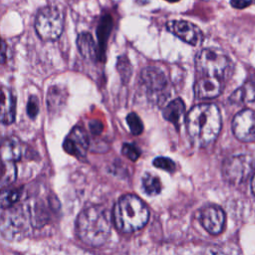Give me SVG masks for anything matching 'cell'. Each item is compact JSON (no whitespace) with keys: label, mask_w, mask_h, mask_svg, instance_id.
Listing matches in <instances>:
<instances>
[{"label":"cell","mask_w":255,"mask_h":255,"mask_svg":"<svg viewBox=\"0 0 255 255\" xmlns=\"http://www.w3.org/2000/svg\"><path fill=\"white\" fill-rule=\"evenodd\" d=\"M184 110L185 107L182 100L175 99L167 104V106L162 111V115L166 121L177 125L184 114Z\"/></svg>","instance_id":"obj_17"},{"label":"cell","mask_w":255,"mask_h":255,"mask_svg":"<svg viewBox=\"0 0 255 255\" xmlns=\"http://www.w3.org/2000/svg\"><path fill=\"white\" fill-rule=\"evenodd\" d=\"M64 28V14L56 6H46L39 10L35 29L38 36L45 41H54L58 39Z\"/></svg>","instance_id":"obj_5"},{"label":"cell","mask_w":255,"mask_h":255,"mask_svg":"<svg viewBox=\"0 0 255 255\" xmlns=\"http://www.w3.org/2000/svg\"><path fill=\"white\" fill-rule=\"evenodd\" d=\"M67 99V92L61 86H53L47 94V105L50 110H57L64 106Z\"/></svg>","instance_id":"obj_18"},{"label":"cell","mask_w":255,"mask_h":255,"mask_svg":"<svg viewBox=\"0 0 255 255\" xmlns=\"http://www.w3.org/2000/svg\"><path fill=\"white\" fill-rule=\"evenodd\" d=\"M90 129L93 133H100L103 129V125L99 121L90 122Z\"/></svg>","instance_id":"obj_29"},{"label":"cell","mask_w":255,"mask_h":255,"mask_svg":"<svg viewBox=\"0 0 255 255\" xmlns=\"http://www.w3.org/2000/svg\"><path fill=\"white\" fill-rule=\"evenodd\" d=\"M39 113V103L38 99L35 96L30 97L27 105V114L31 119L36 118V116Z\"/></svg>","instance_id":"obj_27"},{"label":"cell","mask_w":255,"mask_h":255,"mask_svg":"<svg viewBox=\"0 0 255 255\" xmlns=\"http://www.w3.org/2000/svg\"><path fill=\"white\" fill-rule=\"evenodd\" d=\"M203 255H225V254H223L222 252L216 251V250H208Z\"/></svg>","instance_id":"obj_30"},{"label":"cell","mask_w":255,"mask_h":255,"mask_svg":"<svg viewBox=\"0 0 255 255\" xmlns=\"http://www.w3.org/2000/svg\"><path fill=\"white\" fill-rule=\"evenodd\" d=\"M16 100L12 92L2 88L1 92V122L5 125H10L15 120Z\"/></svg>","instance_id":"obj_13"},{"label":"cell","mask_w":255,"mask_h":255,"mask_svg":"<svg viewBox=\"0 0 255 255\" xmlns=\"http://www.w3.org/2000/svg\"><path fill=\"white\" fill-rule=\"evenodd\" d=\"M255 169V160L248 154L232 155L222 164V174L231 184H240L246 181Z\"/></svg>","instance_id":"obj_6"},{"label":"cell","mask_w":255,"mask_h":255,"mask_svg":"<svg viewBox=\"0 0 255 255\" xmlns=\"http://www.w3.org/2000/svg\"><path fill=\"white\" fill-rule=\"evenodd\" d=\"M197 77H212L225 79L231 71V61L225 53L218 49H203L195 61Z\"/></svg>","instance_id":"obj_4"},{"label":"cell","mask_w":255,"mask_h":255,"mask_svg":"<svg viewBox=\"0 0 255 255\" xmlns=\"http://www.w3.org/2000/svg\"><path fill=\"white\" fill-rule=\"evenodd\" d=\"M234 135L241 141L255 140V112L250 109L240 111L232 121Z\"/></svg>","instance_id":"obj_7"},{"label":"cell","mask_w":255,"mask_h":255,"mask_svg":"<svg viewBox=\"0 0 255 255\" xmlns=\"http://www.w3.org/2000/svg\"><path fill=\"white\" fill-rule=\"evenodd\" d=\"M89 146L88 135L85 129L81 127H75L66 136L63 147L64 149L77 157H83L86 155Z\"/></svg>","instance_id":"obj_9"},{"label":"cell","mask_w":255,"mask_h":255,"mask_svg":"<svg viewBox=\"0 0 255 255\" xmlns=\"http://www.w3.org/2000/svg\"><path fill=\"white\" fill-rule=\"evenodd\" d=\"M199 220L207 232L212 235H216L224 228L225 214L218 206H207L200 211Z\"/></svg>","instance_id":"obj_10"},{"label":"cell","mask_w":255,"mask_h":255,"mask_svg":"<svg viewBox=\"0 0 255 255\" xmlns=\"http://www.w3.org/2000/svg\"><path fill=\"white\" fill-rule=\"evenodd\" d=\"M153 165L157 168L166 170L168 172H172L175 170V163L172 159L168 158V157H163V156H159L154 158L153 160Z\"/></svg>","instance_id":"obj_25"},{"label":"cell","mask_w":255,"mask_h":255,"mask_svg":"<svg viewBox=\"0 0 255 255\" xmlns=\"http://www.w3.org/2000/svg\"><path fill=\"white\" fill-rule=\"evenodd\" d=\"M142 188L147 195H157L161 190V183L157 176L146 173L142 177Z\"/></svg>","instance_id":"obj_19"},{"label":"cell","mask_w":255,"mask_h":255,"mask_svg":"<svg viewBox=\"0 0 255 255\" xmlns=\"http://www.w3.org/2000/svg\"><path fill=\"white\" fill-rule=\"evenodd\" d=\"M231 103L246 104L255 101V77L246 81L229 98Z\"/></svg>","instance_id":"obj_15"},{"label":"cell","mask_w":255,"mask_h":255,"mask_svg":"<svg viewBox=\"0 0 255 255\" xmlns=\"http://www.w3.org/2000/svg\"><path fill=\"white\" fill-rule=\"evenodd\" d=\"M141 79L144 86L150 92H160L167 84L164 74L155 67H147L141 73Z\"/></svg>","instance_id":"obj_12"},{"label":"cell","mask_w":255,"mask_h":255,"mask_svg":"<svg viewBox=\"0 0 255 255\" xmlns=\"http://www.w3.org/2000/svg\"><path fill=\"white\" fill-rule=\"evenodd\" d=\"M5 49H6V45H5V42H3V43H2V52H1V60H2V63H4V61H5V57H4V55H5Z\"/></svg>","instance_id":"obj_31"},{"label":"cell","mask_w":255,"mask_h":255,"mask_svg":"<svg viewBox=\"0 0 255 255\" xmlns=\"http://www.w3.org/2000/svg\"><path fill=\"white\" fill-rule=\"evenodd\" d=\"M117 68H118V71L120 73L122 81L124 83L128 82L130 78V75H131V67H130V64L128 62V59H127L125 57L119 58Z\"/></svg>","instance_id":"obj_21"},{"label":"cell","mask_w":255,"mask_h":255,"mask_svg":"<svg viewBox=\"0 0 255 255\" xmlns=\"http://www.w3.org/2000/svg\"><path fill=\"white\" fill-rule=\"evenodd\" d=\"M166 29L182 41L197 46L202 42L203 35L199 27L186 20H171L166 23Z\"/></svg>","instance_id":"obj_8"},{"label":"cell","mask_w":255,"mask_h":255,"mask_svg":"<svg viewBox=\"0 0 255 255\" xmlns=\"http://www.w3.org/2000/svg\"><path fill=\"white\" fill-rule=\"evenodd\" d=\"M77 46L80 51V54L86 59L94 61L97 58V46L94 41V38L90 33L84 32L78 36Z\"/></svg>","instance_id":"obj_16"},{"label":"cell","mask_w":255,"mask_h":255,"mask_svg":"<svg viewBox=\"0 0 255 255\" xmlns=\"http://www.w3.org/2000/svg\"><path fill=\"white\" fill-rule=\"evenodd\" d=\"M186 128L195 145L202 147L210 144L221 129V116L218 108L213 104L193 107L186 117Z\"/></svg>","instance_id":"obj_1"},{"label":"cell","mask_w":255,"mask_h":255,"mask_svg":"<svg viewBox=\"0 0 255 255\" xmlns=\"http://www.w3.org/2000/svg\"><path fill=\"white\" fill-rule=\"evenodd\" d=\"M222 90L221 80L212 77H197L194 93L198 99H213L220 95Z\"/></svg>","instance_id":"obj_11"},{"label":"cell","mask_w":255,"mask_h":255,"mask_svg":"<svg viewBox=\"0 0 255 255\" xmlns=\"http://www.w3.org/2000/svg\"><path fill=\"white\" fill-rule=\"evenodd\" d=\"M77 233L87 245L98 247L106 243L111 234V216L108 210L101 206L84 209L77 219Z\"/></svg>","instance_id":"obj_2"},{"label":"cell","mask_w":255,"mask_h":255,"mask_svg":"<svg viewBox=\"0 0 255 255\" xmlns=\"http://www.w3.org/2000/svg\"><path fill=\"white\" fill-rule=\"evenodd\" d=\"M165 1L170 2V3H174V2H177V1H179V0H165Z\"/></svg>","instance_id":"obj_33"},{"label":"cell","mask_w":255,"mask_h":255,"mask_svg":"<svg viewBox=\"0 0 255 255\" xmlns=\"http://www.w3.org/2000/svg\"><path fill=\"white\" fill-rule=\"evenodd\" d=\"M251 190H252V193L255 195V174L252 176V179H251Z\"/></svg>","instance_id":"obj_32"},{"label":"cell","mask_w":255,"mask_h":255,"mask_svg":"<svg viewBox=\"0 0 255 255\" xmlns=\"http://www.w3.org/2000/svg\"><path fill=\"white\" fill-rule=\"evenodd\" d=\"M149 218L145 204L135 195L122 196L114 208V220L118 229L123 232H132L142 228Z\"/></svg>","instance_id":"obj_3"},{"label":"cell","mask_w":255,"mask_h":255,"mask_svg":"<svg viewBox=\"0 0 255 255\" xmlns=\"http://www.w3.org/2000/svg\"><path fill=\"white\" fill-rule=\"evenodd\" d=\"M111 19L109 17H107L106 19H103L102 21V25L99 28V42H100V46H101V52L104 51L103 48V43L106 42V39L108 38L110 31H111Z\"/></svg>","instance_id":"obj_23"},{"label":"cell","mask_w":255,"mask_h":255,"mask_svg":"<svg viewBox=\"0 0 255 255\" xmlns=\"http://www.w3.org/2000/svg\"><path fill=\"white\" fill-rule=\"evenodd\" d=\"M19 198V192L16 189L4 190L1 194V205L2 207H8L14 204Z\"/></svg>","instance_id":"obj_24"},{"label":"cell","mask_w":255,"mask_h":255,"mask_svg":"<svg viewBox=\"0 0 255 255\" xmlns=\"http://www.w3.org/2000/svg\"><path fill=\"white\" fill-rule=\"evenodd\" d=\"M1 155L3 162H14L22 155V144L15 136L6 137L2 142Z\"/></svg>","instance_id":"obj_14"},{"label":"cell","mask_w":255,"mask_h":255,"mask_svg":"<svg viewBox=\"0 0 255 255\" xmlns=\"http://www.w3.org/2000/svg\"><path fill=\"white\" fill-rule=\"evenodd\" d=\"M122 151H123L124 155H126L128 158H129L132 161L136 160L140 155V150L138 149V147L136 145H134L132 143H125L123 145Z\"/></svg>","instance_id":"obj_26"},{"label":"cell","mask_w":255,"mask_h":255,"mask_svg":"<svg viewBox=\"0 0 255 255\" xmlns=\"http://www.w3.org/2000/svg\"><path fill=\"white\" fill-rule=\"evenodd\" d=\"M16 167L14 162H3L2 168V178H1V185L4 187L12 183L16 178Z\"/></svg>","instance_id":"obj_20"},{"label":"cell","mask_w":255,"mask_h":255,"mask_svg":"<svg viewBox=\"0 0 255 255\" xmlns=\"http://www.w3.org/2000/svg\"><path fill=\"white\" fill-rule=\"evenodd\" d=\"M127 123L131 133L137 135L140 134L143 130V125L140 118L135 113H130L127 117Z\"/></svg>","instance_id":"obj_22"},{"label":"cell","mask_w":255,"mask_h":255,"mask_svg":"<svg viewBox=\"0 0 255 255\" xmlns=\"http://www.w3.org/2000/svg\"><path fill=\"white\" fill-rule=\"evenodd\" d=\"M230 4L236 9H243L250 5H254L255 0H230Z\"/></svg>","instance_id":"obj_28"}]
</instances>
